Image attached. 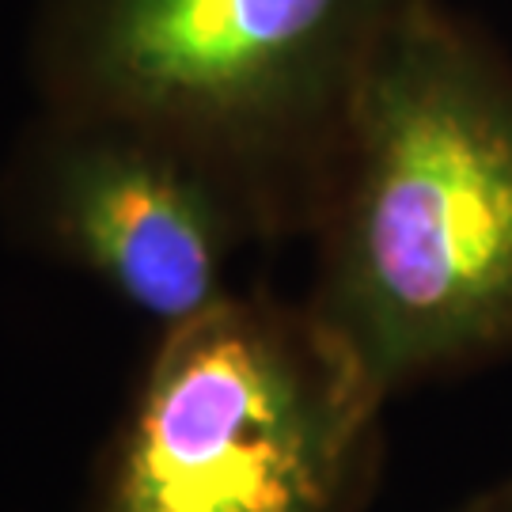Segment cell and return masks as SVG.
Returning a JSON list of instances; mask_svg holds the SVG:
<instances>
[{"label": "cell", "instance_id": "1", "mask_svg": "<svg viewBox=\"0 0 512 512\" xmlns=\"http://www.w3.org/2000/svg\"><path fill=\"white\" fill-rule=\"evenodd\" d=\"M308 311L380 399L512 357V61L418 0L353 110Z\"/></svg>", "mask_w": 512, "mask_h": 512}, {"label": "cell", "instance_id": "4", "mask_svg": "<svg viewBox=\"0 0 512 512\" xmlns=\"http://www.w3.org/2000/svg\"><path fill=\"white\" fill-rule=\"evenodd\" d=\"M27 228L164 327L228 300V262L266 224L228 179L152 133L54 114L19 148Z\"/></svg>", "mask_w": 512, "mask_h": 512}, {"label": "cell", "instance_id": "3", "mask_svg": "<svg viewBox=\"0 0 512 512\" xmlns=\"http://www.w3.org/2000/svg\"><path fill=\"white\" fill-rule=\"evenodd\" d=\"M384 406L308 304L228 296L167 327L99 512H361Z\"/></svg>", "mask_w": 512, "mask_h": 512}, {"label": "cell", "instance_id": "5", "mask_svg": "<svg viewBox=\"0 0 512 512\" xmlns=\"http://www.w3.org/2000/svg\"><path fill=\"white\" fill-rule=\"evenodd\" d=\"M459 512H512V482H501L494 490L478 494L471 505H463Z\"/></svg>", "mask_w": 512, "mask_h": 512}, {"label": "cell", "instance_id": "2", "mask_svg": "<svg viewBox=\"0 0 512 512\" xmlns=\"http://www.w3.org/2000/svg\"><path fill=\"white\" fill-rule=\"evenodd\" d=\"M418 0H38L46 110L183 148L266 232H311L353 110Z\"/></svg>", "mask_w": 512, "mask_h": 512}]
</instances>
